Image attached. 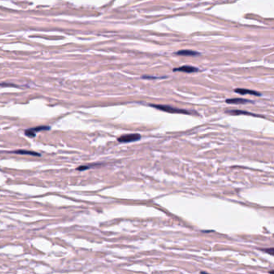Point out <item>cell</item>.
I'll return each mask as SVG.
<instances>
[{
	"label": "cell",
	"instance_id": "1",
	"mask_svg": "<svg viewBox=\"0 0 274 274\" xmlns=\"http://www.w3.org/2000/svg\"><path fill=\"white\" fill-rule=\"evenodd\" d=\"M150 106L155 108L157 110H162L165 112H171V113H184V114H190V112L186 110L182 109H177L174 107L169 106V105H150Z\"/></svg>",
	"mask_w": 274,
	"mask_h": 274
},
{
	"label": "cell",
	"instance_id": "2",
	"mask_svg": "<svg viewBox=\"0 0 274 274\" xmlns=\"http://www.w3.org/2000/svg\"><path fill=\"white\" fill-rule=\"evenodd\" d=\"M141 138V135L138 133H130V134H124V135L119 137L118 141L119 142L125 143V142H131V141H136Z\"/></svg>",
	"mask_w": 274,
	"mask_h": 274
},
{
	"label": "cell",
	"instance_id": "3",
	"mask_svg": "<svg viewBox=\"0 0 274 274\" xmlns=\"http://www.w3.org/2000/svg\"><path fill=\"white\" fill-rule=\"evenodd\" d=\"M50 128L48 126H39L35 127V128H32V129H28L25 131V134L27 136H28L30 138H34L37 133L38 131H41V130H49Z\"/></svg>",
	"mask_w": 274,
	"mask_h": 274
},
{
	"label": "cell",
	"instance_id": "4",
	"mask_svg": "<svg viewBox=\"0 0 274 274\" xmlns=\"http://www.w3.org/2000/svg\"><path fill=\"white\" fill-rule=\"evenodd\" d=\"M197 68L192 66H187V65H185V66L179 67L177 68L174 69V72H195L198 71Z\"/></svg>",
	"mask_w": 274,
	"mask_h": 274
},
{
	"label": "cell",
	"instance_id": "5",
	"mask_svg": "<svg viewBox=\"0 0 274 274\" xmlns=\"http://www.w3.org/2000/svg\"><path fill=\"white\" fill-rule=\"evenodd\" d=\"M226 112H228L229 114H232V115H249V116H254V117H260L259 115H257V114H254V113H252V112H246V111H242V110H228V111H226Z\"/></svg>",
	"mask_w": 274,
	"mask_h": 274
},
{
	"label": "cell",
	"instance_id": "6",
	"mask_svg": "<svg viewBox=\"0 0 274 274\" xmlns=\"http://www.w3.org/2000/svg\"><path fill=\"white\" fill-rule=\"evenodd\" d=\"M235 92L241 94V95H245V94H250V95H255V96H260V93L253 91V90H249V89H237L234 90Z\"/></svg>",
	"mask_w": 274,
	"mask_h": 274
},
{
	"label": "cell",
	"instance_id": "7",
	"mask_svg": "<svg viewBox=\"0 0 274 274\" xmlns=\"http://www.w3.org/2000/svg\"><path fill=\"white\" fill-rule=\"evenodd\" d=\"M226 102L228 104H245V103L250 102V101L242 98H233L226 100Z\"/></svg>",
	"mask_w": 274,
	"mask_h": 274
},
{
	"label": "cell",
	"instance_id": "8",
	"mask_svg": "<svg viewBox=\"0 0 274 274\" xmlns=\"http://www.w3.org/2000/svg\"><path fill=\"white\" fill-rule=\"evenodd\" d=\"M177 55L180 56H196L199 55V53L196 52H194V51H190V50H182V51H179V52H176Z\"/></svg>",
	"mask_w": 274,
	"mask_h": 274
},
{
	"label": "cell",
	"instance_id": "9",
	"mask_svg": "<svg viewBox=\"0 0 274 274\" xmlns=\"http://www.w3.org/2000/svg\"><path fill=\"white\" fill-rule=\"evenodd\" d=\"M13 153L20 154H30V155L40 156V154L35 153V152H32V151H27V150H16V151H14Z\"/></svg>",
	"mask_w": 274,
	"mask_h": 274
},
{
	"label": "cell",
	"instance_id": "10",
	"mask_svg": "<svg viewBox=\"0 0 274 274\" xmlns=\"http://www.w3.org/2000/svg\"><path fill=\"white\" fill-rule=\"evenodd\" d=\"M260 250L265 252L267 253H269V255H273L274 254V248H260Z\"/></svg>",
	"mask_w": 274,
	"mask_h": 274
},
{
	"label": "cell",
	"instance_id": "11",
	"mask_svg": "<svg viewBox=\"0 0 274 274\" xmlns=\"http://www.w3.org/2000/svg\"><path fill=\"white\" fill-rule=\"evenodd\" d=\"M89 167H90L89 166H82V167H78L77 170H80V171H83V170L89 169Z\"/></svg>",
	"mask_w": 274,
	"mask_h": 274
}]
</instances>
